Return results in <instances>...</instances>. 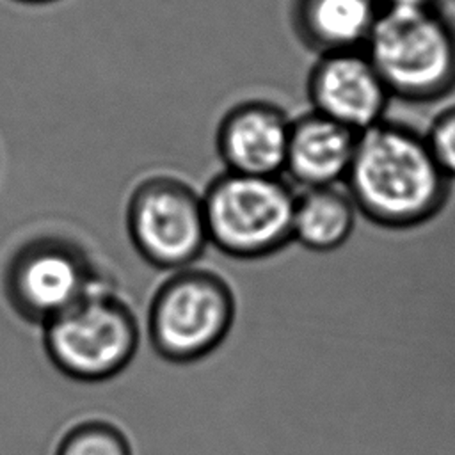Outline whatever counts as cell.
Here are the masks:
<instances>
[{
  "label": "cell",
  "instance_id": "6da1fadb",
  "mask_svg": "<svg viewBox=\"0 0 455 455\" xmlns=\"http://www.w3.org/2000/svg\"><path fill=\"white\" fill-rule=\"evenodd\" d=\"M343 181L357 212L387 229L428 222L444 208L451 190V180L432 156L425 135L386 119L359 132Z\"/></svg>",
  "mask_w": 455,
  "mask_h": 455
},
{
  "label": "cell",
  "instance_id": "7a4b0ae2",
  "mask_svg": "<svg viewBox=\"0 0 455 455\" xmlns=\"http://www.w3.org/2000/svg\"><path fill=\"white\" fill-rule=\"evenodd\" d=\"M41 327L48 361L85 384L123 373L140 343L135 311L107 279Z\"/></svg>",
  "mask_w": 455,
  "mask_h": 455
},
{
  "label": "cell",
  "instance_id": "3957f363",
  "mask_svg": "<svg viewBox=\"0 0 455 455\" xmlns=\"http://www.w3.org/2000/svg\"><path fill=\"white\" fill-rule=\"evenodd\" d=\"M364 53L391 98L430 103L455 89V21L444 9L384 7Z\"/></svg>",
  "mask_w": 455,
  "mask_h": 455
},
{
  "label": "cell",
  "instance_id": "277c9868",
  "mask_svg": "<svg viewBox=\"0 0 455 455\" xmlns=\"http://www.w3.org/2000/svg\"><path fill=\"white\" fill-rule=\"evenodd\" d=\"M236 316V299L224 275L204 267L169 272L155 290L146 332L158 357L190 364L208 357L228 338Z\"/></svg>",
  "mask_w": 455,
  "mask_h": 455
},
{
  "label": "cell",
  "instance_id": "5b68a950",
  "mask_svg": "<svg viewBox=\"0 0 455 455\" xmlns=\"http://www.w3.org/2000/svg\"><path fill=\"white\" fill-rule=\"evenodd\" d=\"M295 194L281 176L219 172L201 194L208 243L236 259L277 254L293 242Z\"/></svg>",
  "mask_w": 455,
  "mask_h": 455
},
{
  "label": "cell",
  "instance_id": "8992f818",
  "mask_svg": "<svg viewBox=\"0 0 455 455\" xmlns=\"http://www.w3.org/2000/svg\"><path fill=\"white\" fill-rule=\"evenodd\" d=\"M124 222L137 254L158 270L190 267L210 245L203 196L172 174L142 178L128 196Z\"/></svg>",
  "mask_w": 455,
  "mask_h": 455
},
{
  "label": "cell",
  "instance_id": "52a82bcc",
  "mask_svg": "<svg viewBox=\"0 0 455 455\" xmlns=\"http://www.w3.org/2000/svg\"><path fill=\"white\" fill-rule=\"evenodd\" d=\"M105 281L92 258L71 236H32L12 254L5 268V293L20 316L46 323L96 284Z\"/></svg>",
  "mask_w": 455,
  "mask_h": 455
},
{
  "label": "cell",
  "instance_id": "ba28073f",
  "mask_svg": "<svg viewBox=\"0 0 455 455\" xmlns=\"http://www.w3.org/2000/svg\"><path fill=\"white\" fill-rule=\"evenodd\" d=\"M307 94L315 112L357 133L382 121L391 100L364 50L322 53Z\"/></svg>",
  "mask_w": 455,
  "mask_h": 455
},
{
  "label": "cell",
  "instance_id": "9c48e42d",
  "mask_svg": "<svg viewBox=\"0 0 455 455\" xmlns=\"http://www.w3.org/2000/svg\"><path fill=\"white\" fill-rule=\"evenodd\" d=\"M290 128L288 114L270 101L251 100L231 107L215 133V148L224 171L281 176Z\"/></svg>",
  "mask_w": 455,
  "mask_h": 455
},
{
  "label": "cell",
  "instance_id": "30bf717a",
  "mask_svg": "<svg viewBox=\"0 0 455 455\" xmlns=\"http://www.w3.org/2000/svg\"><path fill=\"white\" fill-rule=\"evenodd\" d=\"M357 135L315 110L291 119L284 172L302 188L338 185L348 172Z\"/></svg>",
  "mask_w": 455,
  "mask_h": 455
},
{
  "label": "cell",
  "instance_id": "8fae6325",
  "mask_svg": "<svg viewBox=\"0 0 455 455\" xmlns=\"http://www.w3.org/2000/svg\"><path fill=\"white\" fill-rule=\"evenodd\" d=\"M382 0H297L295 20L304 39L322 53L364 50Z\"/></svg>",
  "mask_w": 455,
  "mask_h": 455
},
{
  "label": "cell",
  "instance_id": "7c38bea8",
  "mask_svg": "<svg viewBox=\"0 0 455 455\" xmlns=\"http://www.w3.org/2000/svg\"><path fill=\"white\" fill-rule=\"evenodd\" d=\"M357 213L347 188L338 185L302 188L295 194L293 242L315 252L336 251L352 236Z\"/></svg>",
  "mask_w": 455,
  "mask_h": 455
},
{
  "label": "cell",
  "instance_id": "4fadbf2b",
  "mask_svg": "<svg viewBox=\"0 0 455 455\" xmlns=\"http://www.w3.org/2000/svg\"><path fill=\"white\" fill-rule=\"evenodd\" d=\"M53 455H133L126 434L116 423L89 418L73 423L59 439Z\"/></svg>",
  "mask_w": 455,
  "mask_h": 455
},
{
  "label": "cell",
  "instance_id": "5bb4252c",
  "mask_svg": "<svg viewBox=\"0 0 455 455\" xmlns=\"http://www.w3.org/2000/svg\"><path fill=\"white\" fill-rule=\"evenodd\" d=\"M423 135L439 167L455 180V105L441 110Z\"/></svg>",
  "mask_w": 455,
  "mask_h": 455
},
{
  "label": "cell",
  "instance_id": "9a60e30c",
  "mask_svg": "<svg viewBox=\"0 0 455 455\" xmlns=\"http://www.w3.org/2000/svg\"><path fill=\"white\" fill-rule=\"evenodd\" d=\"M384 7L389 9H409V11H430L444 9L446 0H382Z\"/></svg>",
  "mask_w": 455,
  "mask_h": 455
},
{
  "label": "cell",
  "instance_id": "2e32d148",
  "mask_svg": "<svg viewBox=\"0 0 455 455\" xmlns=\"http://www.w3.org/2000/svg\"><path fill=\"white\" fill-rule=\"evenodd\" d=\"M25 2H46V0H25Z\"/></svg>",
  "mask_w": 455,
  "mask_h": 455
}]
</instances>
